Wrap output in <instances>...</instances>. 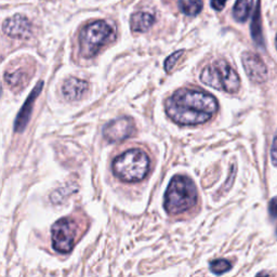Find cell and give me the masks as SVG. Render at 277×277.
Returning a JSON list of instances; mask_svg holds the SVG:
<instances>
[{
	"instance_id": "obj_2",
	"label": "cell",
	"mask_w": 277,
	"mask_h": 277,
	"mask_svg": "<svg viewBox=\"0 0 277 277\" xmlns=\"http://www.w3.org/2000/svg\"><path fill=\"white\" fill-rule=\"evenodd\" d=\"M197 198V189L192 180L185 176H176L165 194V209L170 215H179L195 206Z\"/></svg>"
},
{
	"instance_id": "obj_1",
	"label": "cell",
	"mask_w": 277,
	"mask_h": 277,
	"mask_svg": "<svg viewBox=\"0 0 277 277\" xmlns=\"http://www.w3.org/2000/svg\"><path fill=\"white\" fill-rule=\"evenodd\" d=\"M217 111L218 101L215 96L197 89H179L166 102L167 115L182 126L206 123Z\"/></svg>"
},
{
	"instance_id": "obj_9",
	"label": "cell",
	"mask_w": 277,
	"mask_h": 277,
	"mask_svg": "<svg viewBox=\"0 0 277 277\" xmlns=\"http://www.w3.org/2000/svg\"><path fill=\"white\" fill-rule=\"evenodd\" d=\"M2 31L9 37L25 39L31 35L32 25L26 17L22 14H16L3 22Z\"/></svg>"
},
{
	"instance_id": "obj_5",
	"label": "cell",
	"mask_w": 277,
	"mask_h": 277,
	"mask_svg": "<svg viewBox=\"0 0 277 277\" xmlns=\"http://www.w3.org/2000/svg\"><path fill=\"white\" fill-rule=\"evenodd\" d=\"M115 31L105 21H95L88 24L79 35L80 53L84 57L90 59L109 42L114 40Z\"/></svg>"
},
{
	"instance_id": "obj_13",
	"label": "cell",
	"mask_w": 277,
	"mask_h": 277,
	"mask_svg": "<svg viewBox=\"0 0 277 277\" xmlns=\"http://www.w3.org/2000/svg\"><path fill=\"white\" fill-rule=\"evenodd\" d=\"M250 32L252 39L260 48L264 47V40H263V34H262V18H261V1L258 0L257 6L255 9L254 16H252L251 25H250Z\"/></svg>"
},
{
	"instance_id": "obj_15",
	"label": "cell",
	"mask_w": 277,
	"mask_h": 277,
	"mask_svg": "<svg viewBox=\"0 0 277 277\" xmlns=\"http://www.w3.org/2000/svg\"><path fill=\"white\" fill-rule=\"evenodd\" d=\"M179 9L187 17H196L203 10V0H179Z\"/></svg>"
},
{
	"instance_id": "obj_21",
	"label": "cell",
	"mask_w": 277,
	"mask_h": 277,
	"mask_svg": "<svg viewBox=\"0 0 277 277\" xmlns=\"http://www.w3.org/2000/svg\"><path fill=\"white\" fill-rule=\"evenodd\" d=\"M227 0H210L212 9H215L216 11H222L225 7Z\"/></svg>"
},
{
	"instance_id": "obj_18",
	"label": "cell",
	"mask_w": 277,
	"mask_h": 277,
	"mask_svg": "<svg viewBox=\"0 0 277 277\" xmlns=\"http://www.w3.org/2000/svg\"><path fill=\"white\" fill-rule=\"evenodd\" d=\"M183 53H184L183 50H179V51H177V52L172 53L171 55H169V56L167 57V60L165 61V65H164V67H165V70H166V72H168V73L171 72V70L173 69L174 65L177 64V62L179 61L180 57H181V56L183 55Z\"/></svg>"
},
{
	"instance_id": "obj_16",
	"label": "cell",
	"mask_w": 277,
	"mask_h": 277,
	"mask_svg": "<svg viewBox=\"0 0 277 277\" xmlns=\"http://www.w3.org/2000/svg\"><path fill=\"white\" fill-rule=\"evenodd\" d=\"M4 78H6L7 84L9 86H11L12 88L14 87H21L24 82H25L26 76L24 75V73L22 71H13V72H7L6 75H4Z\"/></svg>"
},
{
	"instance_id": "obj_14",
	"label": "cell",
	"mask_w": 277,
	"mask_h": 277,
	"mask_svg": "<svg viewBox=\"0 0 277 277\" xmlns=\"http://www.w3.org/2000/svg\"><path fill=\"white\" fill-rule=\"evenodd\" d=\"M254 0H236L233 7V18L238 23H244L249 18Z\"/></svg>"
},
{
	"instance_id": "obj_6",
	"label": "cell",
	"mask_w": 277,
	"mask_h": 277,
	"mask_svg": "<svg viewBox=\"0 0 277 277\" xmlns=\"http://www.w3.org/2000/svg\"><path fill=\"white\" fill-rule=\"evenodd\" d=\"M76 224L67 218L56 221L51 228L53 249L61 254H67L74 247Z\"/></svg>"
},
{
	"instance_id": "obj_3",
	"label": "cell",
	"mask_w": 277,
	"mask_h": 277,
	"mask_svg": "<svg viewBox=\"0 0 277 277\" xmlns=\"http://www.w3.org/2000/svg\"><path fill=\"white\" fill-rule=\"evenodd\" d=\"M149 164V158L144 150L132 148L114 159L113 172L121 181L139 182L148 176Z\"/></svg>"
},
{
	"instance_id": "obj_10",
	"label": "cell",
	"mask_w": 277,
	"mask_h": 277,
	"mask_svg": "<svg viewBox=\"0 0 277 277\" xmlns=\"http://www.w3.org/2000/svg\"><path fill=\"white\" fill-rule=\"evenodd\" d=\"M42 87H43V82L42 81L38 82L37 86L35 87V89L32 91V93L25 101V103H24L23 108L20 111V113H18V115L17 116L16 123H14V130H16L17 132H22V131L25 129V127L27 126L28 120H30V117L32 115V110H33L34 103H35L38 95L40 94Z\"/></svg>"
},
{
	"instance_id": "obj_20",
	"label": "cell",
	"mask_w": 277,
	"mask_h": 277,
	"mask_svg": "<svg viewBox=\"0 0 277 277\" xmlns=\"http://www.w3.org/2000/svg\"><path fill=\"white\" fill-rule=\"evenodd\" d=\"M271 159L272 163H273L274 167L277 168V131L275 132L273 143H272V148H271Z\"/></svg>"
},
{
	"instance_id": "obj_8",
	"label": "cell",
	"mask_w": 277,
	"mask_h": 277,
	"mask_svg": "<svg viewBox=\"0 0 277 277\" xmlns=\"http://www.w3.org/2000/svg\"><path fill=\"white\" fill-rule=\"evenodd\" d=\"M242 66L249 79L255 84H263L267 79V69L261 57L254 52L247 51L241 55Z\"/></svg>"
},
{
	"instance_id": "obj_7",
	"label": "cell",
	"mask_w": 277,
	"mask_h": 277,
	"mask_svg": "<svg viewBox=\"0 0 277 277\" xmlns=\"http://www.w3.org/2000/svg\"><path fill=\"white\" fill-rule=\"evenodd\" d=\"M134 131L135 127L132 119L129 117H120L105 126L103 135L109 142L117 143L130 138Z\"/></svg>"
},
{
	"instance_id": "obj_11",
	"label": "cell",
	"mask_w": 277,
	"mask_h": 277,
	"mask_svg": "<svg viewBox=\"0 0 277 277\" xmlns=\"http://www.w3.org/2000/svg\"><path fill=\"white\" fill-rule=\"evenodd\" d=\"M89 90V84L75 77L66 79L62 86V93L69 101H78L84 98Z\"/></svg>"
},
{
	"instance_id": "obj_22",
	"label": "cell",
	"mask_w": 277,
	"mask_h": 277,
	"mask_svg": "<svg viewBox=\"0 0 277 277\" xmlns=\"http://www.w3.org/2000/svg\"><path fill=\"white\" fill-rule=\"evenodd\" d=\"M275 45H276V49H277V34H276V39H275Z\"/></svg>"
},
{
	"instance_id": "obj_12",
	"label": "cell",
	"mask_w": 277,
	"mask_h": 277,
	"mask_svg": "<svg viewBox=\"0 0 277 277\" xmlns=\"http://www.w3.org/2000/svg\"><path fill=\"white\" fill-rule=\"evenodd\" d=\"M154 23L155 17L148 12H135L130 18V27L133 32H148L154 25Z\"/></svg>"
},
{
	"instance_id": "obj_19",
	"label": "cell",
	"mask_w": 277,
	"mask_h": 277,
	"mask_svg": "<svg viewBox=\"0 0 277 277\" xmlns=\"http://www.w3.org/2000/svg\"><path fill=\"white\" fill-rule=\"evenodd\" d=\"M269 212H270V216L272 218V220L275 221L276 223V236H277V196L272 198L271 202L269 203Z\"/></svg>"
},
{
	"instance_id": "obj_17",
	"label": "cell",
	"mask_w": 277,
	"mask_h": 277,
	"mask_svg": "<svg viewBox=\"0 0 277 277\" xmlns=\"http://www.w3.org/2000/svg\"><path fill=\"white\" fill-rule=\"evenodd\" d=\"M232 269V264L230 261L224 260V259H218L212 261L210 263V270L212 273H215L217 275L224 274L225 272L230 271Z\"/></svg>"
},
{
	"instance_id": "obj_4",
	"label": "cell",
	"mask_w": 277,
	"mask_h": 277,
	"mask_svg": "<svg viewBox=\"0 0 277 277\" xmlns=\"http://www.w3.org/2000/svg\"><path fill=\"white\" fill-rule=\"evenodd\" d=\"M201 80L213 89L236 93L240 90V79L235 70L224 60L207 65L201 74Z\"/></svg>"
}]
</instances>
